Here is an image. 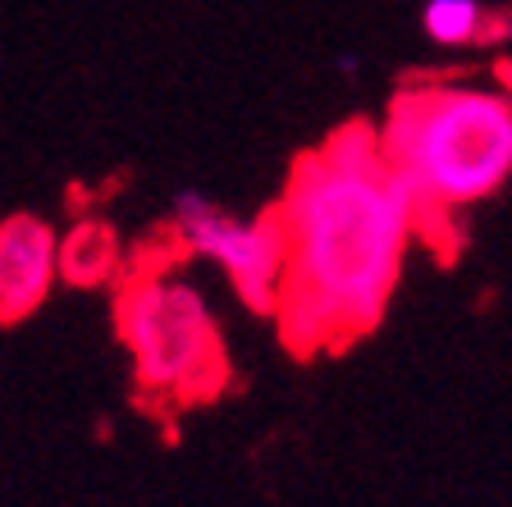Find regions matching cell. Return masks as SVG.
I'll return each mask as SVG.
<instances>
[{"mask_svg":"<svg viewBox=\"0 0 512 507\" xmlns=\"http://www.w3.org/2000/svg\"><path fill=\"white\" fill-rule=\"evenodd\" d=\"M284 229V284L275 320L298 357L348 348L384 320L421 211L380 151L375 124L334 128L293 160L275 206Z\"/></svg>","mask_w":512,"mask_h":507,"instance_id":"obj_1","label":"cell"},{"mask_svg":"<svg viewBox=\"0 0 512 507\" xmlns=\"http://www.w3.org/2000/svg\"><path fill=\"white\" fill-rule=\"evenodd\" d=\"M375 138L412 192L421 229L453 220L512 179V92L480 83L403 87Z\"/></svg>","mask_w":512,"mask_h":507,"instance_id":"obj_2","label":"cell"},{"mask_svg":"<svg viewBox=\"0 0 512 507\" xmlns=\"http://www.w3.org/2000/svg\"><path fill=\"white\" fill-rule=\"evenodd\" d=\"M115 325L133 357V380L151 402H206L229 380L211 302L165 265L142 261L119 284Z\"/></svg>","mask_w":512,"mask_h":507,"instance_id":"obj_3","label":"cell"},{"mask_svg":"<svg viewBox=\"0 0 512 507\" xmlns=\"http://www.w3.org/2000/svg\"><path fill=\"white\" fill-rule=\"evenodd\" d=\"M170 233L183 256H202L229 279L247 311L275 316L279 284H284V229L275 211L238 215L206 192L183 188L170 201Z\"/></svg>","mask_w":512,"mask_h":507,"instance_id":"obj_4","label":"cell"},{"mask_svg":"<svg viewBox=\"0 0 512 507\" xmlns=\"http://www.w3.org/2000/svg\"><path fill=\"white\" fill-rule=\"evenodd\" d=\"M55 243H60V233L42 215L0 220V325L28 320L60 284Z\"/></svg>","mask_w":512,"mask_h":507,"instance_id":"obj_5","label":"cell"},{"mask_svg":"<svg viewBox=\"0 0 512 507\" xmlns=\"http://www.w3.org/2000/svg\"><path fill=\"white\" fill-rule=\"evenodd\" d=\"M55 270H60L64 284L74 288H106L119 279L124 270V252H119V238L106 220H78L74 229L60 233L55 243Z\"/></svg>","mask_w":512,"mask_h":507,"instance_id":"obj_6","label":"cell"},{"mask_svg":"<svg viewBox=\"0 0 512 507\" xmlns=\"http://www.w3.org/2000/svg\"><path fill=\"white\" fill-rule=\"evenodd\" d=\"M490 10L480 0H426L421 5V32L435 46H471L490 37Z\"/></svg>","mask_w":512,"mask_h":507,"instance_id":"obj_7","label":"cell"},{"mask_svg":"<svg viewBox=\"0 0 512 507\" xmlns=\"http://www.w3.org/2000/svg\"><path fill=\"white\" fill-rule=\"evenodd\" d=\"M339 74H343V78L357 74V55H343V60H339Z\"/></svg>","mask_w":512,"mask_h":507,"instance_id":"obj_8","label":"cell"}]
</instances>
